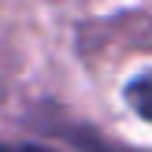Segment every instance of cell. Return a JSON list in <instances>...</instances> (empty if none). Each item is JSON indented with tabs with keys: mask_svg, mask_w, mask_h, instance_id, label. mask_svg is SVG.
Segmentation results:
<instances>
[{
	"mask_svg": "<svg viewBox=\"0 0 152 152\" xmlns=\"http://www.w3.org/2000/svg\"><path fill=\"white\" fill-rule=\"evenodd\" d=\"M126 100H130V108L137 111V115L152 119V71L137 74V78L126 86Z\"/></svg>",
	"mask_w": 152,
	"mask_h": 152,
	"instance_id": "cell-1",
	"label": "cell"
},
{
	"mask_svg": "<svg viewBox=\"0 0 152 152\" xmlns=\"http://www.w3.org/2000/svg\"><path fill=\"white\" fill-rule=\"evenodd\" d=\"M0 152H52V148H41V145H0Z\"/></svg>",
	"mask_w": 152,
	"mask_h": 152,
	"instance_id": "cell-2",
	"label": "cell"
}]
</instances>
